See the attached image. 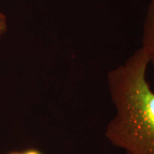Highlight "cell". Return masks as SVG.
<instances>
[{
	"mask_svg": "<svg viewBox=\"0 0 154 154\" xmlns=\"http://www.w3.org/2000/svg\"><path fill=\"white\" fill-rule=\"evenodd\" d=\"M149 64L140 47L107 74L116 113L105 136L126 154H154V91L146 79Z\"/></svg>",
	"mask_w": 154,
	"mask_h": 154,
	"instance_id": "6da1fadb",
	"label": "cell"
},
{
	"mask_svg": "<svg viewBox=\"0 0 154 154\" xmlns=\"http://www.w3.org/2000/svg\"><path fill=\"white\" fill-rule=\"evenodd\" d=\"M141 48L147 54L149 63L154 67V0L150 1L144 19Z\"/></svg>",
	"mask_w": 154,
	"mask_h": 154,
	"instance_id": "7a4b0ae2",
	"label": "cell"
},
{
	"mask_svg": "<svg viewBox=\"0 0 154 154\" xmlns=\"http://www.w3.org/2000/svg\"><path fill=\"white\" fill-rule=\"evenodd\" d=\"M7 19L5 14L0 12V37L7 32Z\"/></svg>",
	"mask_w": 154,
	"mask_h": 154,
	"instance_id": "3957f363",
	"label": "cell"
},
{
	"mask_svg": "<svg viewBox=\"0 0 154 154\" xmlns=\"http://www.w3.org/2000/svg\"><path fill=\"white\" fill-rule=\"evenodd\" d=\"M9 154H43L41 151L36 149H29L22 152H16V153H11Z\"/></svg>",
	"mask_w": 154,
	"mask_h": 154,
	"instance_id": "277c9868",
	"label": "cell"
}]
</instances>
